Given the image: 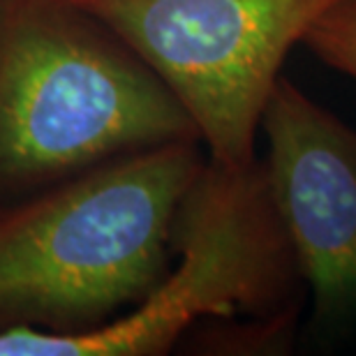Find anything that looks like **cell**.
Here are the masks:
<instances>
[{"mask_svg":"<svg viewBox=\"0 0 356 356\" xmlns=\"http://www.w3.org/2000/svg\"><path fill=\"white\" fill-rule=\"evenodd\" d=\"M195 139L120 155L0 213V331H81L162 280Z\"/></svg>","mask_w":356,"mask_h":356,"instance_id":"obj_1","label":"cell"},{"mask_svg":"<svg viewBox=\"0 0 356 356\" xmlns=\"http://www.w3.org/2000/svg\"><path fill=\"white\" fill-rule=\"evenodd\" d=\"M197 130L165 81L70 0H0V188L19 190Z\"/></svg>","mask_w":356,"mask_h":356,"instance_id":"obj_2","label":"cell"},{"mask_svg":"<svg viewBox=\"0 0 356 356\" xmlns=\"http://www.w3.org/2000/svg\"><path fill=\"white\" fill-rule=\"evenodd\" d=\"M174 92L213 165L250 167L282 60L343 0H70Z\"/></svg>","mask_w":356,"mask_h":356,"instance_id":"obj_3","label":"cell"},{"mask_svg":"<svg viewBox=\"0 0 356 356\" xmlns=\"http://www.w3.org/2000/svg\"><path fill=\"white\" fill-rule=\"evenodd\" d=\"M178 264L127 315L81 331L31 326L0 331V356H151L169 350L204 317L257 301L273 245L257 185L245 169L199 174L178 216Z\"/></svg>","mask_w":356,"mask_h":356,"instance_id":"obj_4","label":"cell"},{"mask_svg":"<svg viewBox=\"0 0 356 356\" xmlns=\"http://www.w3.org/2000/svg\"><path fill=\"white\" fill-rule=\"evenodd\" d=\"M268 190L317 308L356 301V141L343 125L280 79L261 118Z\"/></svg>","mask_w":356,"mask_h":356,"instance_id":"obj_5","label":"cell"},{"mask_svg":"<svg viewBox=\"0 0 356 356\" xmlns=\"http://www.w3.org/2000/svg\"><path fill=\"white\" fill-rule=\"evenodd\" d=\"M305 42L324 63L356 81V0L331 7L310 28Z\"/></svg>","mask_w":356,"mask_h":356,"instance_id":"obj_6","label":"cell"}]
</instances>
